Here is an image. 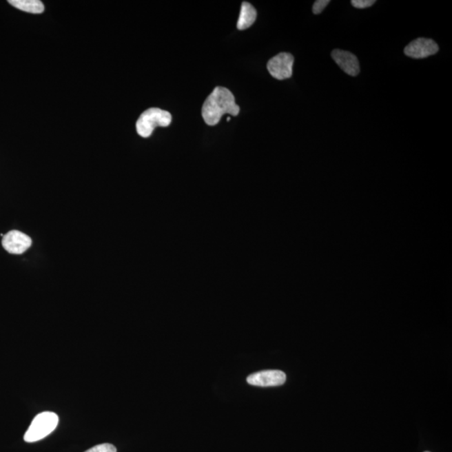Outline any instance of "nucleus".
Returning a JSON list of instances; mask_svg holds the SVG:
<instances>
[{"label":"nucleus","instance_id":"nucleus-1","mask_svg":"<svg viewBox=\"0 0 452 452\" xmlns=\"http://www.w3.org/2000/svg\"><path fill=\"white\" fill-rule=\"evenodd\" d=\"M240 110L232 92L227 88L217 87L203 105L202 116L207 125L216 126L226 113L237 116Z\"/></svg>","mask_w":452,"mask_h":452},{"label":"nucleus","instance_id":"nucleus-2","mask_svg":"<svg viewBox=\"0 0 452 452\" xmlns=\"http://www.w3.org/2000/svg\"><path fill=\"white\" fill-rule=\"evenodd\" d=\"M172 122V116L169 112L159 108H150L139 116L136 128L138 134L143 138H149L155 127H167Z\"/></svg>","mask_w":452,"mask_h":452},{"label":"nucleus","instance_id":"nucleus-3","mask_svg":"<svg viewBox=\"0 0 452 452\" xmlns=\"http://www.w3.org/2000/svg\"><path fill=\"white\" fill-rule=\"evenodd\" d=\"M59 423V417L54 412H42L34 417L26 431L24 439L26 442H36L52 433Z\"/></svg>","mask_w":452,"mask_h":452},{"label":"nucleus","instance_id":"nucleus-4","mask_svg":"<svg viewBox=\"0 0 452 452\" xmlns=\"http://www.w3.org/2000/svg\"><path fill=\"white\" fill-rule=\"evenodd\" d=\"M294 64V56L290 53L282 52L276 54L268 61L267 69L271 76L282 81L291 77Z\"/></svg>","mask_w":452,"mask_h":452},{"label":"nucleus","instance_id":"nucleus-5","mask_svg":"<svg viewBox=\"0 0 452 452\" xmlns=\"http://www.w3.org/2000/svg\"><path fill=\"white\" fill-rule=\"evenodd\" d=\"M2 245L10 254L21 255L28 250L32 245V240L23 232L11 231L3 236Z\"/></svg>","mask_w":452,"mask_h":452},{"label":"nucleus","instance_id":"nucleus-6","mask_svg":"<svg viewBox=\"0 0 452 452\" xmlns=\"http://www.w3.org/2000/svg\"><path fill=\"white\" fill-rule=\"evenodd\" d=\"M439 46L431 39L418 38L404 48V54L414 59H424L438 52Z\"/></svg>","mask_w":452,"mask_h":452},{"label":"nucleus","instance_id":"nucleus-7","mask_svg":"<svg viewBox=\"0 0 452 452\" xmlns=\"http://www.w3.org/2000/svg\"><path fill=\"white\" fill-rule=\"evenodd\" d=\"M285 373L280 370H265L252 373L247 378L248 384L260 387H280L286 382Z\"/></svg>","mask_w":452,"mask_h":452},{"label":"nucleus","instance_id":"nucleus-8","mask_svg":"<svg viewBox=\"0 0 452 452\" xmlns=\"http://www.w3.org/2000/svg\"><path fill=\"white\" fill-rule=\"evenodd\" d=\"M333 59L342 71L351 76H356L360 72V62L356 56L349 52L334 50L332 52Z\"/></svg>","mask_w":452,"mask_h":452},{"label":"nucleus","instance_id":"nucleus-9","mask_svg":"<svg viewBox=\"0 0 452 452\" xmlns=\"http://www.w3.org/2000/svg\"><path fill=\"white\" fill-rule=\"evenodd\" d=\"M257 17L256 10L250 3L243 2L240 8V14L237 22V28L240 30H247L254 24Z\"/></svg>","mask_w":452,"mask_h":452},{"label":"nucleus","instance_id":"nucleus-10","mask_svg":"<svg viewBox=\"0 0 452 452\" xmlns=\"http://www.w3.org/2000/svg\"><path fill=\"white\" fill-rule=\"evenodd\" d=\"M9 3L17 9L27 13L41 14L45 10V6L40 0H10Z\"/></svg>","mask_w":452,"mask_h":452},{"label":"nucleus","instance_id":"nucleus-11","mask_svg":"<svg viewBox=\"0 0 452 452\" xmlns=\"http://www.w3.org/2000/svg\"><path fill=\"white\" fill-rule=\"evenodd\" d=\"M85 452H116V449L112 444L105 443L92 447Z\"/></svg>","mask_w":452,"mask_h":452},{"label":"nucleus","instance_id":"nucleus-12","mask_svg":"<svg viewBox=\"0 0 452 452\" xmlns=\"http://www.w3.org/2000/svg\"><path fill=\"white\" fill-rule=\"evenodd\" d=\"M329 0H317L315 1L313 7V12L314 14H319L325 10V8L329 5Z\"/></svg>","mask_w":452,"mask_h":452},{"label":"nucleus","instance_id":"nucleus-13","mask_svg":"<svg viewBox=\"0 0 452 452\" xmlns=\"http://www.w3.org/2000/svg\"><path fill=\"white\" fill-rule=\"evenodd\" d=\"M352 6L357 9H366L376 3L375 0H353Z\"/></svg>","mask_w":452,"mask_h":452},{"label":"nucleus","instance_id":"nucleus-14","mask_svg":"<svg viewBox=\"0 0 452 452\" xmlns=\"http://www.w3.org/2000/svg\"><path fill=\"white\" fill-rule=\"evenodd\" d=\"M229 121H231V118H229V116H228V118H227V122H229Z\"/></svg>","mask_w":452,"mask_h":452},{"label":"nucleus","instance_id":"nucleus-15","mask_svg":"<svg viewBox=\"0 0 452 452\" xmlns=\"http://www.w3.org/2000/svg\"><path fill=\"white\" fill-rule=\"evenodd\" d=\"M426 452H429V451H426Z\"/></svg>","mask_w":452,"mask_h":452}]
</instances>
